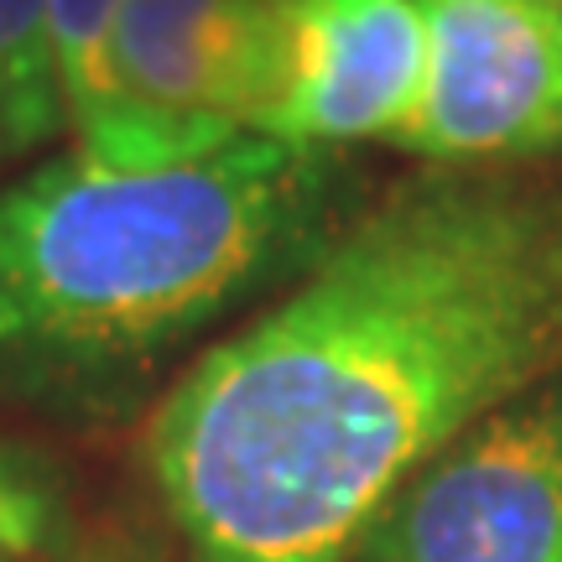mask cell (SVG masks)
<instances>
[{
  "instance_id": "cell-1",
  "label": "cell",
  "mask_w": 562,
  "mask_h": 562,
  "mask_svg": "<svg viewBox=\"0 0 562 562\" xmlns=\"http://www.w3.org/2000/svg\"><path fill=\"white\" fill-rule=\"evenodd\" d=\"M562 375V178L438 167L203 349L140 463L188 562H349L391 495Z\"/></svg>"
},
{
  "instance_id": "cell-2",
  "label": "cell",
  "mask_w": 562,
  "mask_h": 562,
  "mask_svg": "<svg viewBox=\"0 0 562 562\" xmlns=\"http://www.w3.org/2000/svg\"><path fill=\"white\" fill-rule=\"evenodd\" d=\"M344 157L240 136L172 167L83 151L0 182V396L83 406L146 381L334 240Z\"/></svg>"
},
{
  "instance_id": "cell-3",
  "label": "cell",
  "mask_w": 562,
  "mask_h": 562,
  "mask_svg": "<svg viewBox=\"0 0 562 562\" xmlns=\"http://www.w3.org/2000/svg\"><path fill=\"white\" fill-rule=\"evenodd\" d=\"M286 0H121L110 104L74 136L100 167H172L261 136L286 89Z\"/></svg>"
},
{
  "instance_id": "cell-4",
  "label": "cell",
  "mask_w": 562,
  "mask_h": 562,
  "mask_svg": "<svg viewBox=\"0 0 562 562\" xmlns=\"http://www.w3.org/2000/svg\"><path fill=\"white\" fill-rule=\"evenodd\" d=\"M364 562H562V375L490 412L391 495Z\"/></svg>"
},
{
  "instance_id": "cell-5",
  "label": "cell",
  "mask_w": 562,
  "mask_h": 562,
  "mask_svg": "<svg viewBox=\"0 0 562 562\" xmlns=\"http://www.w3.org/2000/svg\"><path fill=\"white\" fill-rule=\"evenodd\" d=\"M427 89L396 146L432 167L562 157V0H417Z\"/></svg>"
},
{
  "instance_id": "cell-6",
  "label": "cell",
  "mask_w": 562,
  "mask_h": 562,
  "mask_svg": "<svg viewBox=\"0 0 562 562\" xmlns=\"http://www.w3.org/2000/svg\"><path fill=\"white\" fill-rule=\"evenodd\" d=\"M286 89L261 136L344 151L396 140L427 89V21L417 0H286Z\"/></svg>"
},
{
  "instance_id": "cell-7",
  "label": "cell",
  "mask_w": 562,
  "mask_h": 562,
  "mask_svg": "<svg viewBox=\"0 0 562 562\" xmlns=\"http://www.w3.org/2000/svg\"><path fill=\"white\" fill-rule=\"evenodd\" d=\"M63 131L47 47V0H0V157H21Z\"/></svg>"
},
{
  "instance_id": "cell-8",
  "label": "cell",
  "mask_w": 562,
  "mask_h": 562,
  "mask_svg": "<svg viewBox=\"0 0 562 562\" xmlns=\"http://www.w3.org/2000/svg\"><path fill=\"white\" fill-rule=\"evenodd\" d=\"M0 562H16V558H11V552H5V547H0Z\"/></svg>"
}]
</instances>
